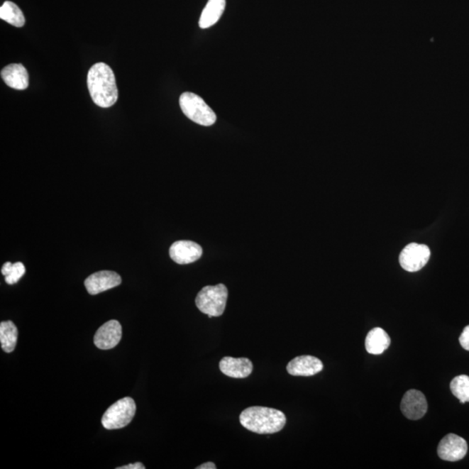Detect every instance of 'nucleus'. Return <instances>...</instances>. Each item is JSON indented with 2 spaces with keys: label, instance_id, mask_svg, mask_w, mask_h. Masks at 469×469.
Segmentation results:
<instances>
[{
  "label": "nucleus",
  "instance_id": "obj_1",
  "mask_svg": "<svg viewBox=\"0 0 469 469\" xmlns=\"http://www.w3.org/2000/svg\"><path fill=\"white\" fill-rule=\"evenodd\" d=\"M88 90L93 102L102 108L114 106L118 98V91L114 71L109 65L96 63L89 70Z\"/></svg>",
  "mask_w": 469,
  "mask_h": 469
},
{
  "label": "nucleus",
  "instance_id": "obj_2",
  "mask_svg": "<svg viewBox=\"0 0 469 469\" xmlns=\"http://www.w3.org/2000/svg\"><path fill=\"white\" fill-rule=\"evenodd\" d=\"M239 421L249 431L269 435L285 428L286 416L280 410L257 406L244 409L240 414Z\"/></svg>",
  "mask_w": 469,
  "mask_h": 469
},
{
  "label": "nucleus",
  "instance_id": "obj_3",
  "mask_svg": "<svg viewBox=\"0 0 469 469\" xmlns=\"http://www.w3.org/2000/svg\"><path fill=\"white\" fill-rule=\"evenodd\" d=\"M227 299L228 289L226 285L219 284L216 286H206L197 294L196 305L202 313L211 319L223 315Z\"/></svg>",
  "mask_w": 469,
  "mask_h": 469
},
{
  "label": "nucleus",
  "instance_id": "obj_4",
  "mask_svg": "<svg viewBox=\"0 0 469 469\" xmlns=\"http://www.w3.org/2000/svg\"><path fill=\"white\" fill-rule=\"evenodd\" d=\"M180 104L182 111L194 123L204 126H211L216 123L215 112L195 93H183L180 96Z\"/></svg>",
  "mask_w": 469,
  "mask_h": 469
},
{
  "label": "nucleus",
  "instance_id": "obj_5",
  "mask_svg": "<svg viewBox=\"0 0 469 469\" xmlns=\"http://www.w3.org/2000/svg\"><path fill=\"white\" fill-rule=\"evenodd\" d=\"M137 406L133 398L125 397L115 402L106 411L102 418L104 429L112 430L126 427L135 416Z\"/></svg>",
  "mask_w": 469,
  "mask_h": 469
},
{
  "label": "nucleus",
  "instance_id": "obj_6",
  "mask_svg": "<svg viewBox=\"0 0 469 469\" xmlns=\"http://www.w3.org/2000/svg\"><path fill=\"white\" fill-rule=\"evenodd\" d=\"M430 255L431 251L427 245L412 243L402 250L399 262L403 270L409 272H416L427 265Z\"/></svg>",
  "mask_w": 469,
  "mask_h": 469
},
{
  "label": "nucleus",
  "instance_id": "obj_7",
  "mask_svg": "<svg viewBox=\"0 0 469 469\" xmlns=\"http://www.w3.org/2000/svg\"><path fill=\"white\" fill-rule=\"evenodd\" d=\"M438 456L443 460L458 461L467 455L468 444L463 437L449 434L438 446Z\"/></svg>",
  "mask_w": 469,
  "mask_h": 469
},
{
  "label": "nucleus",
  "instance_id": "obj_8",
  "mask_svg": "<svg viewBox=\"0 0 469 469\" xmlns=\"http://www.w3.org/2000/svg\"><path fill=\"white\" fill-rule=\"evenodd\" d=\"M401 410L409 420H419L428 411V402L419 390H410L406 392L401 403Z\"/></svg>",
  "mask_w": 469,
  "mask_h": 469
},
{
  "label": "nucleus",
  "instance_id": "obj_9",
  "mask_svg": "<svg viewBox=\"0 0 469 469\" xmlns=\"http://www.w3.org/2000/svg\"><path fill=\"white\" fill-rule=\"evenodd\" d=\"M122 278L111 270L99 271L85 279L84 286L90 294H98L121 285Z\"/></svg>",
  "mask_w": 469,
  "mask_h": 469
},
{
  "label": "nucleus",
  "instance_id": "obj_10",
  "mask_svg": "<svg viewBox=\"0 0 469 469\" xmlns=\"http://www.w3.org/2000/svg\"><path fill=\"white\" fill-rule=\"evenodd\" d=\"M203 255V249L195 242L181 240L170 248V258L178 265H189L197 261Z\"/></svg>",
  "mask_w": 469,
  "mask_h": 469
},
{
  "label": "nucleus",
  "instance_id": "obj_11",
  "mask_svg": "<svg viewBox=\"0 0 469 469\" xmlns=\"http://www.w3.org/2000/svg\"><path fill=\"white\" fill-rule=\"evenodd\" d=\"M122 338V326L117 320H111L101 326L94 336V344L100 350H111Z\"/></svg>",
  "mask_w": 469,
  "mask_h": 469
},
{
  "label": "nucleus",
  "instance_id": "obj_12",
  "mask_svg": "<svg viewBox=\"0 0 469 469\" xmlns=\"http://www.w3.org/2000/svg\"><path fill=\"white\" fill-rule=\"evenodd\" d=\"M324 370V364L312 355H301L290 360L287 371L294 377H312Z\"/></svg>",
  "mask_w": 469,
  "mask_h": 469
},
{
  "label": "nucleus",
  "instance_id": "obj_13",
  "mask_svg": "<svg viewBox=\"0 0 469 469\" xmlns=\"http://www.w3.org/2000/svg\"><path fill=\"white\" fill-rule=\"evenodd\" d=\"M219 368L223 374L232 378H246L253 371V364L250 359L231 356H226L221 360Z\"/></svg>",
  "mask_w": 469,
  "mask_h": 469
},
{
  "label": "nucleus",
  "instance_id": "obj_14",
  "mask_svg": "<svg viewBox=\"0 0 469 469\" xmlns=\"http://www.w3.org/2000/svg\"><path fill=\"white\" fill-rule=\"evenodd\" d=\"M1 77L6 85L16 90H26L29 85L28 72L21 64L7 65L1 71Z\"/></svg>",
  "mask_w": 469,
  "mask_h": 469
},
{
  "label": "nucleus",
  "instance_id": "obj_15",
  "mask_svg": "<svg viewBox=\"0 0 469 469\" xmlns=\"http://www.w3.org/2000/svg\"><path fill=\"white\" fill-rule=\"evenodd\" d=\"M390 337L382 328H375L369 332L365 340V348L371 355H381L390 345Z\"/></svg>",
  "mask_w": 469,
  "mask_h": 469
},
{
  "label": "nucleus",
  "instance_id": "obj_16",
  "mask_svg": "<svg viewBox=\"0 0 469 469\" xmlns=\"http://www.w3.org/2000/svg\"><path fill=\"white\" fill-rule=\"evenodd\" d=\"M226 0H209L206 6L202 13L199 26L206 29L214 26L218 22L226 9Z\"/></svg>",
  "mask_w": 469,
  "mask_h": 469
},
{
  "label": "nucleus",
  "instance_id": "obj_17",
  "mask_svg": "<svg viewBox=\"0 0 469 469\" xmlns=\"http://www.w3.org/2000/svg\"><path fill=\"white\" fill-rule=\"evenodd\" d=\"M18 329L11 321H2L0 324V343L2 350L11 353L16 348L18 341Z\"/></svg>",
  "mask_w": 469,
  "mask_h": 469
},
{
  "label": "nucleus",
  "instance_id": "obj_18",
  "mask_svg": "<svg viewBox=\"0 0 469 469\" xmlns=\"http://www.w3.org/2000/svg\"><path fill=\"white\" fill-rule=\"evenodd\" d=\"M0 18L9 24L22 27L25 26L26 18L19 7L11 1H6L0 7Z\"/></svg>",
  "mask_w": 469,
  "mask_h": 469
},
{
  "label": "nucleus",
  "instance_id": "obj_19",
  "mask_svg": "<svg viewBox=\"0 0 469 469\" xmlns=\"http://www.w3.org/2000/svg\"><path fill=\"white\" fill-rule=\"evenodd\" d=\"M452 393L459 399L461 404L469 402V377L466 375H458L451 383Z\"/></svg>",
  "mask_w": 469,
  "mask_h": 469
},
{
  "label": "nucleus",
  "instance_id": "obj_20",
  "mask_svg": "<svg viewBox=\"0 0 469 469\" xmlns=\"http://www.w3.org/2000/svg\"><path fill=\"white\" fill-rule=\"evenodd\" d=\"M1 273L5 277L6 284L13 285L17 284L26 274V267L21 262L11 263L6 262L2 266Z\"/></svg>",
  "mask_w": 469,
  "mask_h": 469
},
{
  "label": "nucleus",
  "instance_id": "obj_21",
  "mask_svg": "<svg viewBox=\"0 0 469 469\" xmlns=\"http://www.w3.org/2000/svg\"><path fill=\"white\" fill-rule=\"evenodd\" d=\"M461 347L469 351V325L465 327L459 338Z\"/></svg>",
  "mask_w": 469,
  "mask_h": 469
},
{
  "label": "nucleus",
  "instance_id": "obj_22",
  "mask_svg": "<svg viewBox=\"0 0 469 469\" xmlns=\"http://www.w3.org/2000/svg\"><path fill=\"white\" fill-rule=\"evenodd\" d=\"M118 469H145V465L140 463H136L133 464L126 465V466H123L117 468Z\"/></svg>",
  "mask_w": 469,
  "mask_h": 469
},
{
  "label": "nucleus",
  "instance_id": "obj_23",
  "mask_svg": "<svg viewBox=\"0 0 469 469\" xmlns=\"http://www.w3.org/2000/svg\"><path fill=\"white\" fill-rule=\"evenodd\" d=\"M197 469H216V465L213 463H206L200 465V466L197 467Z\"/></svg>",
  "mask_w": 469,
  "mask_h": 469
}]
</instances>
